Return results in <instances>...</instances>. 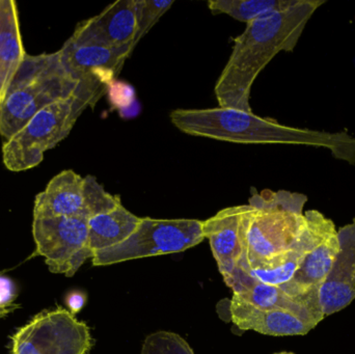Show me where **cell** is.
<instances>
[{
	"label": "cell",
	"instance_id": "1",
	"mask_svg": "<svg viewBox=\"0 0 355 354\" xmlns=\"http://www.w3.org/2000/svg\"><path fill=\"white\" fill-rule=\"evenodd\" d=\"M324 0H296L293 6L246 24L215 85L219 107L252 112L250 93L257 77L279 52H292L304 27Z\"/></svg>",
	"mask_w": 355,
	"mask_h": 354
},
{
	"label": "cell",
	"instance_id": "2",
	"mask_svg": "<svg viewBox=\"0 0 355 354\" xmlns=\"http://www.w3.org/2000/svg\"><path fill=\"white\" fill-rule=\"evenodd\" d=\"M172 124L191 136L242 145H298L324 148L336 159L355 166V139L347 132H324L279 124L273 118L233 108H178Z\"/></svg>",
	"mask_w": 355,
	"mask_h": 354
},
{
	"label": "cell",
	"instance_id": "3",
	"mask_svg": "<svg viewBox=\"0 0 355 354\" xmlns=\"http://www.w3.org/2000/svg\"><path fill=\"white\" fill-rule=\"evenodd\" d=\"M79 85L58 51L27 54L0 106V136L8 141L40 110L76 93Z\"/></svg>",
	"mask_w": 355,
	"mask_h": 354
},
{
	"label": "cell",
	"instance_id": "4",
	"mask_svg": "<svg viewBox=\"0 0 355 354\" xmlns=\"http://www.w3.org/2000/svg\"><path fill=\"white\" fill-rule=\"evenodd\" d=\"M306 202L304 193L252 189L245 254L237 267H256L293 249L306 227Z\"/></svg>",
	"mask_w": 355,
	"mask_h": 354
},
{
	"label": "cell",
	"instance_id": "5",
	"mask_svg": "<svg viewBox=\"0 0 355 354\" xmlns=\"http://www.w3.org/2000/svg\"><path fill=\"white\" fill-rule=\"evenodd\" d=\"M102 96L80 83L76 93L54 102L35 114L20 131L2 143V161L10 172L31 170L41 164L45 152L70 134L87 108L95 107Z\"/></svg>",
	"mask_w": 355,
	"mask_h": 354
},
{
	"label": "cell",
	"instance_id": "6",
	"mask_svg": "<svg viewBox=\"0 0 355 354\" xmlns=\"http://www.w3.org/2000/svg\"><path fill=\"white\" fill-rule=\"evenodd\" d=\"M205 237L198 220H156L141 218L137 230L127 240L105 251H97L94 266H107L141 258L182 253L200 245Z\"/></svg>",
	"mask_w": 355,
	"mask_h": 354
},
{
	"label": "cell",
	"instance_id": "7",
	"mask_svg": "<svg viewBox=\"0 0 355 354\" xmlns=\"http://www.w3.org/2000/svg\"><path fill=\"white\" fill-rule=\"evenodd\" d=\"M91 330L69 310L43 311L12 337V354H87Z\"/></svg>",
	"mask_w": 355,
	"mask_h": 354
},
{
	"label": "cell",
	"instance_id": "8",
	"mask_svg": "<svg viewBox=\"0 0 355 354\" xmlns=\"http://www.w3.org/2000/svg\"><path fill=\"white\" fill-rule=\"evenodd\" d=\"M35 251L53 274L71 278L87 259H93L89 247V226L83 218H33Z\"/></svg>",
	"mask_w": 355,
	"mask_h": 354
},
{
	"label": "cell",
	"instance_id": "9",
	"mask_svg": "<svg viewBox=\"0 0 355 354\" xmlns=\"http://www.w3.org/2000/svg\"><path fill=\"white\" fill-rule=\"evenodd\" d=\"M135 49L133 45L107 48L72 45L64 42L58 51L73 76L103 97Z\"/></svg>",
	"mask_w": 355,
	"mask_h": 354
},
{
	"label": "cell",
	"instance_id": "10",
	"mask_svg": "<svg viewBox=\"0 0 355 354\" xmlns=\"http://www.w3.org/2000/svg\"><path fill=\"white\" fill-rule=\"evenodd\" d=\"M252 208L250 205L225 208L202 222V234L210 243L223 280L233 274L246 249V234Z\"/></svg>",
	"mask_w": 355,
	"mask_h": 354
},
{
	"label": "cell",
	"instance_id": "11",
	"mask_svg": "<svg viewBox=\"0 0 355 354\" xmlns=\"http://www.w3.org/2000/svg\"><path fill=\"white\" fill-rule=\"evenodd\" d=\"M135 35L137 0H118L100 14L78 23L66 42L72 45L116 48L135 46Z\"/></svg>",
	"mask_w": 355,
	"mask_h": 354
},
{
	"label": "cell",
	"instance_id": "12",
	"mask_svg": "<svg viewBox=\"0 0 355 354\" xmlns=\"http://www.w3.org/2000/svg\"><path fill=\"white\" fill-rule=\"evenodd\" d=\"M225 282L233 290V297L250 305L262 309L285 310L314 320L318 324L325 318L319 303L318 292L308 297H292L279 287L254 280L238 267L225 278Z\"/></svg>",
	"mask_w": 355,
	"mask_h": 354
},
{
	"label": "cell",
	"instance_id": "13",
	"mask_svg": "<svg viewBox=\"0 0 355 354\" xmlns=\"http://www.w3.org/2000/svg\"><path fill=\"white\" fill-rule=\"evenodd\" d=\"M338 236L339 253L318 292L325 317L341 312L355 299V218L338 230Z\"/></svg>",
	"mask_w": 355,
	"mask_h": 354
},
{
	"label": "cell",
	"instance_id": "14",
	"mask_svg": "<svg viewBox=\"0 0 355 354\" xmlns=\"http://www.w3.org/2000/svg\"><path fill=\"white\" fill-rule=\"evenodd\" d=\"M85 177L72 170L54 176L47 186L35 195L33 218H83L91 212L85 195Z\"/></svg>",
	"mask_w": 355,
	"mask_h": 354
},
{
	"label": "cell",
	"instance_id": "15",
	"mask_svg": "<svg viewBox=\"0 0 355 354\" xmlns=\"http://www.w3.org/2000/svg\"><path fill=\"white\" fill-rule=\"evenodd\" d=\"M231 321L242 330H254L266 336H304L318 324L285 310L262 309L233 297L230 301Z\"/></svg>",
	"mask_w": 355,
	"mask_h": 354
},
{
	"label": "cell",
	"instance_id": "16",
	"mask_svg": "<svg viewBox=\"0 0 355 354\" xmlns=\"http://www.w3.org/2000/svg\"><path fill=\"white\" fill-rule=\"evenodd\" d=\"M339 251L338 230L333 224L314 249L304 257L293 278L279 288L296 297H308L319 292V288L331 272Z\"/></svg>",
	"mask_w": 355,
	"mask_h": 354
},
{
	"label": "cell",
	"instance_id": "17",
	"mask_svg": "<svg viewBox=\"0 0 355 354\" xmlns=\"http://www.w3.org/2000/svg\"><path fill=\"white\" fill-rule=\"evenodd\" d=\"M141 218L120 204L116 209L97 214L87 220L89 243L95 255L124 242L135 233Z\"/></svg>",
	"mask_w": 355,
	"mask_h": 354
},
{
	"label": "cell",
	"instance_id": "18",
	"mask_svg": "<svg viewBox=\"0 0 355 354\" xmlns=\"http://www.w3.org/2000/svg\"><path fill=\"white\" fill-rule=\"evenodd\" d=\"M26 55L16 1L0 0V64L17 72Z\"/></svg>",
	"mask_w": 355,
	"mask_h": 354
},
{
	"label": "cell",
	"instance_id": "19",
	"mask_svg": "<svg viewBox=\"0 0 355 354\" xmlns=\"http://www.w3.org/2000/svg\"><path fill=\"white\" fill-rule=\"evenodd\" d=\"M295 2L296 0H211L208 8L213 15H227L248 24L265 15L289 8Z\"/></svg>",
	"mask_w": 355,
	"mask_h": 354
},
{
	"label": "cell",
	"instance_id": "20",
	"mask_svg": "<svg viewBox=\"0 0 355 354\" xmlns=\"http://www.w3.org/2000/svg\"><path fill=\"white\" fill-rule=\"evenodd\" d=\"M174 3V0H137L135 47Z\"/></svg>",
	"mask_w": 355,
	"mask_h": 354
},
{
	"label": "cell",
	"instance_id": "21",
	"mask_svg": "<svg viewBox=\"0 0 355 354\" xmlns=\"http://www.w3.org/2000/svg\"><path fill=\"white\" fill-rule=\"evenodd\" d=\"M141 354H194L191 347L178 334L172 332L153 333L146 338Z\"/></svg>",
	"mask_w": 355,
	"mask_h": 354
},
{
	"label": "cell",
	"instance_id": "22",
	"mask_svg": "<svg viewBox=\"0 0 355 354\" xmlns=\"http://www.w3.org/2000/svg\"><path fill=\"white\" fill-rule=\"evenodd\" d=\"M17 297V288L15 283L8 276L0 274V309L14 305Z\"/></svg>",
	"mask_w": 355,
	"mask_h": 354
},
{
	"label": "cell",
	"instance_id": "23",
	"mask_svg": "<svg viewBox=\"0 0 355 354\" xmlns=\"http://www.w3.org/2000/svg\"><path fill=\"white\" fill-rule=\"evenodd\" d=\"M16 73L12 69L0 64V106L6 99V94H8L10 83H12Z\"/></svg>",
	"mask_w": 355,
	"mask_h": 354
},
{
	"label": "cell",
	"instance_id": "24",
	"mask_svg": "<svg viewBox=\"0 0 355 354\" xmlns=\"http://www.w3.org/2000/svg\"><path fill=\"white\" fill-rule=\"evenodd\" d=\"M67 303H68L69 309H70L69 311L75 314L80 311L85 306V297L80 293H72L67 299Z\"/></svg>",
	"mask_w": 355,
	"mask_h": 354
},
{
	"label": "cell",
	"instance_id": "25",
	"mask_svg": "<svg viewBox=\"0 0 355 354\" xmlns=\"http://www.w3.org/2000/svg\"><path fill=\"white\" fill-rule=\"evenodd\" d=\"M18 308V306L17 305H12L10 306V307L4 308V309H0V319H2V318L6 317V316H8V314L12 313V312H14L15 310Z\"/></svg>",
	"mask_w": 355,
	"mask_h": 354
}]
</instances>
